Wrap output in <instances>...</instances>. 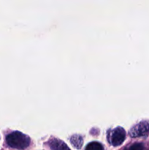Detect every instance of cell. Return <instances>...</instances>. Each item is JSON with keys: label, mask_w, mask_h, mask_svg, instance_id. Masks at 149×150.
Returning <instances> with one entry per match:
<instances>
[{"label": "cell", "mask_w": 149, "mask_h": 150, "mask_svg": "<svg viewBox=\"0 0 149 150\" xmlns=\"http://www.w3.org/2000/svg\"><path fill=\"white\" fill-rule=\"evenodd\" d=\"M7 144L18 149H24L29 146L30 139L29 136L20 132H13L6 138Z\"/></svg>", "instance_id": "obj_1"}, {"label": "cell", "mask_w": 149, "mask_h": 150, "mask_svg": "<svg viewBox=\"0 0 149 150\" xmlns=\"http://www.w3.org/2000/svg\"><path fill=\"white\" fill-rule=\"evenodd\" d=\"M126 138V132L123 127H118L110 132L108 141L114 146H118L123 144Z\"/></svg>", "instance_id": "obj_2"}, {"label": "cell", "mask_w": 149, "mask_h": 150, "mask_svg": "<svg viewBox=\"0 0 149 150\" xmlns=\"http://www.w3.org/2000/svg\"><path fill=\"white\" fill-rule=\"evenodd\" d=\"M149 133V121H142L131 127L129 134L131 137H140Z\"/></svg>", "instance_id": "obj_3"}, {"label": "cell", "mask_w": 149, "mask_h": 150, "mask_svg": "<svg viewBox=\"0 0 149 150\" xmlns=\"http://www.w3.org/2000/svg\"><path fill=\"white\" fill-rule=\"evenodd\" d=\"M48 144L52 150H70L63 141L58 139H51L48 142Z\"/></svg>", "instance_id": "obj_4"}, {"label": "cell", "mask_w": 149, "mask_h": 150, "mask_svg": "<svg viewBox=\"0 0 149 150\" xmlns=\"http://www.w3.org/2000/svg\"><path fill=\"white\" fill-rule=\"evenodd\" d=\"M70 142L72 144V146L74 147H75L76 149H80L82 147V146H83V140L82 136H79V135H74V136L71 137Z\"/></svg>", "instance_id": "obj_5"}, {"label": "cell", "mask_w": 149, "mask_h": 150, "mask_svg": "<svg viewBox=\"0 0 149 150\" xmlns=\"http://www.w3.org/2000/svg\"><path fill=\"white\" fill-rule=\"evenodd\" d=\"M86 150H103V146L99 142H91L86 146Z\"/></svg>", "instance_id": "obj_6"}, {"label": "cell", "mask_w": 149, "mask_h": 150, "mask_svg": "<svg viewBox=\"0 0 149 150\" xmlns=\"http://www.w3.org/2000/svg\"><path fill=\"white\" fill-rule=\"evenodd\" d=\"M144 149V147H143V145L142 144H134L131 145L129 147L127 148L124 150H143Z\"/></svg>", "instance_id": "obj_7"}]
</instances>
